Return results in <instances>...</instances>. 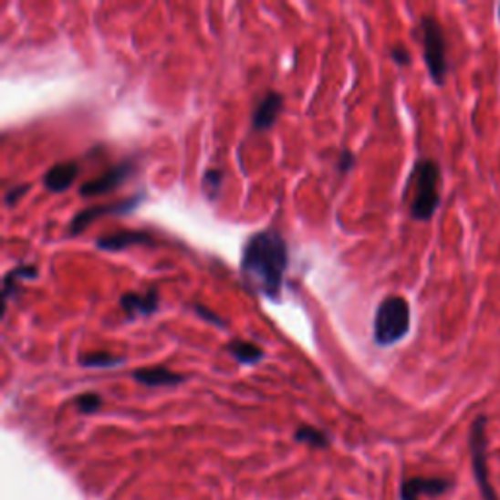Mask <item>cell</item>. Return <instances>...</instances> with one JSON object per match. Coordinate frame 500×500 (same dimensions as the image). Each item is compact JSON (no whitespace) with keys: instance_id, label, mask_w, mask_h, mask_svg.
Listing matches in <instances>:
<instances>
[{"instance_id":"e0dca14e","label":"cell","mask_w":500,"mask_h":500,"mask_svg":"<svg viewBox=\"0 0 500 500\" xmlns=\"http://www.w3.org/2000/svg\"><path fill=\"white\" fill-rule=\"evenodd\" d=\"M294 438L301 443H307V446L318 448V450H323V448L328 446V436L323 432V430L313 428V426H299L296 430Z\"/></svg>"},{"instance_id":"4fadbf2b","label":"cell","mask_w":500,"mask_h":500,"mask_svg":"<svg viewBox=\"0 0 500 500\" xmlns=\"http://www.w3.org/2000/svg\"><path fill=\"white\" fill-rule=\"evenodd\" d=\"M78 176V162L77 161H65L53 164L51 169L44 176V186L49 192H65L75 184V180Z\"/></svg>"},{"instance_id":"8992f818","label":"cell","mask_w":500,"mask_h":500,"mask_svg":"<svg viewBox=\"0 0 500 500\" xmlns=\"http://www.w3.org/2000/svg\"><path fill=\"white\" fill-rule=\"evenodd\" d=\"M145 200V193H135V196L128 198V200H121V202H116V203H102V205H90L87 207V210L78 212L71 225H68V234L71 237H75V234H80L85 229H89L94 221L99 219H104L106 215H116V217H121V215H128L131 212H135L139 205H141V202Z\"/></svg>"},{"instance_id":"9c48e42d","label":"cell","mask_w":500,"mask_h":500,"mask_svg":"<svg viewBox=\"0 0 500 500\" xmlns=\"http://www.w3.org/2000/svg\"><path fill=\"white\" fill-rule=\"evenodd\" d=\"M131 246H155V239L145 231H120L96 239V248L104 253H120Z\"/></svg>"},{"instance_id":"6da1fadb","label":"cell","mask_w":500,"mask_h":500,"mask_svg":"<svg viewBox=\"0 0 500 500\" xmlns=\"http://www.w3.org/2000/svg\"><path fill=\"white\" fill-rule=\"evenodd\" d=\"M287 264L289 253L284 234L264 229L255 233L243 246L241 276L250 291L277 299L282 294Z\"/></svg>"},{"instance_id":"9a60e30c","label":"cell","mask_w":500,"mask_h":500,"mask_svg":"<svg viewBox=\"0 0 500 500\" xmlns=\"http://www.w3.org/2000/svg\"><path fill=\"white\" fill-rule=\"evenodd\" d=\"M225 350L233 356V359H237L241 366H255L264 358V350L255 342H246V340H231Z\"/></svg>"},{"instance_id":"ffe728a7","label":"cell","mask_w":500,"mask_h":500,"mask_svg":"<svg viewBox=\"0 0 500 500\" xmlns=\"http://www.w3.org/2000/svg\"><path fill=\"white\" fill-rule=\"evenodd\" d=\"M193 311H196L203 318V321L212 323L215 327H225L227 325L224 318H221L217 313H214L210 307H205V305H202V303H193Z\"/></svg>"},{"instance_id":"5bb4252c","label":"cell","mask_w":500,"mask_h":500,"mask_svg":"<svg viewBox=\"0 0 500 500\" xmlns=\"http://www.w3.org/2000/svg\"><path fill=\"white\" fill-rule=\"evenodd\" d=\"M39 276L36 264H24V266L12 268L3 280V313L8 307V301L18 294L24 282H32Z\"/></svg>"},{"instance_id":"8fae6325","label":"cell","mask_w":500,"mask_h":500,"mask_svg":"<svg viewBox=\"0 0 500 500\" xmlns=\"http://www.w3.org/2000/svg\"><path fill=\"white\" fill-rule=\"evenodd\" d=\"M450 481L440 477H412L402 483V500H421V496H436L450 489Z\"/></svg>"},{"instance_id":"603a6c76","label":"cell","mask_w":500,"mask_h":500,"mask_svg":"<svg viewBox=\"0 0 500 500\" xmlns=\"http://www.w3.org/2000/svg\"><path fill=\"white\" fill-rule=\"evenodd\" d=\"M354 164H356V157L352 155V152L350 151H342L340 157H339V172H342V174L350 172L354 169Z\"/></svg>"},{"instance_id":"2e32d148","label":"cell","mask_w":500,"mask_h":500,"mask_svg":"<svg viewBox=\"0 0 500 500\" xmlns=\"http://www.w3.org/2000/svg\"><path fill=\"white\" fill-rule=\"evenodd\" d=\"M125 362L123 356H114L106 350L99 352H89L78 356V364L82 368H96V370H106V368H116Z\"/></svg>"},{"instance_id":"30bf717a","label":"cell","mask_w":500,"mask_h":500,"mask_svg":"<svg viewBox=\"0 0 500 500\" xmlns=\"http://www.w3.org/2000/svg\"><path fill=\"white\" fill-rule=\"evenodd\" d=\"M131 378L145 387H176L184 383L186 378L182 373H176L166 366H149V368H137L131 371Z\"/></svg>"},{"instance_id":"cb8c5ba5","label":"cell","mask_w":500,"mask_h":500,"mask_svg":"<svg viewBox=\"0 0 500 500\" xmlns=\"http://www.w3.org/2000/svg\"><path fill=\"white\" fill-rule=\"evenodd\" d=\"M496 14H498V22H500V5H498V10H496Z\"/></svg>"},{"instance_id":"44dd1931","label":"cell","mask_w":500,"mask_h":500,"mask_svg":"<svg viewBox=\"0 0 500 500\" xmlns=\"http://www.w3.org/2000/svg\"><path fill=\"white\" fill-rule=\"evenodd\" d=\"M30 188H32L30 184H20V186H14V188H10V190L6 192V196H5V203H6V205H14V203H18V202L26 196L27 190H30Z\"/></svg>"},{"instance_id":"7c38bea8","label":"cell","mask_w":500,"mask_h":500,"mask_svg":"<svg viewBox=\"0 0 500 500\" xmlns=\"http://www.w3.org/2000/svg\"><path fill=\"white\" fill-rule=\"evenodd\" d=\"M284 106V96L277 92H266L264 99L258 102L253 112V130L255 131H268L272 130V125L276 123L277 116L282 112Z\"/></svg>"},{"instance_id":"3957f363","label":"cell","mask_w":500,"mask_h":500,"mask_svg":"<svg viewBox=\"0 0 500 500\" xmlns=\"http://www.w3.org/2000/svg\"><path fill=\"white\" fill-rule=\"evenodd\" d=\"M411 330V305L401 296H387L375 309L373 342L387 349L395 346Z\"/></svg>"},{"instance_id":"ba28073f","label":"cell","mask_w":500,"mask_h":500,"mask_svg":"<svg viewBox=\"0 0 500 500\" xmlns=\"http://www.w3.org/2000/svg\"><path fill=\"white\" fill-rule=\"evenodd\" d=\"M159 291L157 287H149L147 291H128L120 297V307L125 317L133 321L135 317H151L159 309Z\"/></svg>"},{"instance_id":"5b68a950","label":"cell","mask_w":500,"mask_h":500,"mask_svg":"<svg viewBox=\"0 0 500 500\" xmlns=\"http://www.w3.org/2000/svg\"><path fill=\"white\" fill-rule=\"evenodd\" d=\"M487 416L479 414L477 419L471 422L469 428V453H471V465H474V474L479 493L483 500H498L495 487L489 477V465H487Z\"/></svg>"},{"instance_id":"277c9868","label":"cell","mask_w":500,"mask_h":500,"mask_svg":"<svg viewBox=\"0 0 500 500\" xmlns=\"http://www.w3.org/2000/svg\"><path fill=\"white\" fill-rule=\"evenodd\" d=\"M421 39L428 75L436 87H443L446 85V77L450 71L448 41L442 24L432 16V14H426V16L421 18Z\"/></svg>"},{"instance_id":"ac0fdd59","label":"cell","mask_w":500,"mask_h":500,"mask_svg":"<svg viewBox=\"0 0 500 500\" xmlns=\"http://www.w3.org/2000/svg\"><path fill=\"white\" fill-rule=\"evenodd\" d=\"M224 178H225V174H224V171H219V169H210L203 174L202 188H203V193L210 202L217 200L221 186H224Z\"/></svg>"},{"instance_id":"7402d4cb","label":"cell","mask_w":500,"mask_h":500,"mask_svg":"<svg viewBox=\"0 0 500 500\" xmlns=\"http://www.w3.org/2000/svg\"><path fill=\"white\" fill-rule=\"evenodd\" d=\"M391 59L399 65V67H409L411 65V53L407 47L402 46H395L391 49Z\"/></svg>"},{"instance_id":"52a82bcc","label":"cell","mask_w":500,"mask_h":500,"mask_svg":"<svg viewBox=\"0 0 500 500\" xmlns=\"http://www.w3.org/2000/svg\"><path fill=\"white\" fill-rule=\"evenodd\" d=\"M135 169H137L135 161H131V159L121 161L116 166H112V169H108L102 176L87 180V182L82 184L78 190L80 196L82 198H96V196H102V193L114 192L125 182V180H130L133 176Z\"/></svg>"},{"instance_id":"d6986e66","label":"cell","mask_w":500,"mask_h":500,"mask_svg":"<svg viewBox=\"0 0 500 500\" xmlns=\"http://www.w3.org/2000/svg\"><path fill=\"white\" fill-rule=\"evenodd\" d=\"M77 409L82 414H94L102 409V397L99 393H82L77 397Z\"/></svg>"},{"instance_id":"7a4b0ae2","label":"cell","mask_w":500,"mask_h":500,"mask_svg":"<svg viewBox=\"0 0 500 500\" xmlns=\"http://www.w3.org/2000/svg\"><path fill=\"white\" fill-rule=\"evenodd\" d=\"M440 164L432 159H419L412 166L409 188H412L411 217L414 221H430L440 207Z\"/></svg>"}]
</instances>
